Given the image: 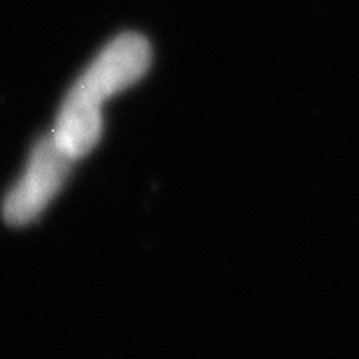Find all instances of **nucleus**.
I'll return each instance as SVG.
<instances>
[{
	"instance_id": "obj_2",
	"label": "nucleus",
	"mask_w": 359,
	"mask_h": 359,
	"mask_svg": "<svg viewBox=\"0 0 359 359\" xmlns=\"http://www.w3.org/2000/svg\"><path fill=\"white\" fill-rule=\"evenodd\" d=\"M74 158L48 134L32 150L25 176L4 200V218L13 226L28 224L60 190Z\"/></svg>"
},
{
	"instance_id": "obj_1",
	"label": "nucleus",
	"mask_w": 359,
	"mask_h": 359,
	"mask_svg": "<svg viewBox=\"0 0 359 359\" xmlns=\"http://www.w3.org/2000/svg\"><path fill=\"white\" fill-rule=\"evenodd\" d=\"M152 62L148 40L136 32H124L104 48L98 58L78 78L65 104L90 112H100L114 94L138 82Z\"/></svg>"
}]
</instances>
